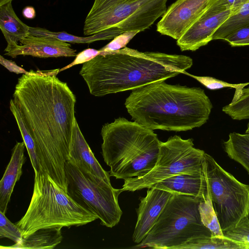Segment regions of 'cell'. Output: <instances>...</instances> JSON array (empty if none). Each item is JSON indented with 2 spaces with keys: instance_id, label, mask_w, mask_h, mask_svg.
I'll use <instances>...</instances> for the list:
<instances>
[{
  "instance_id": "obj_33",
  "label": "cell",
  "mask_w": 249,
  "mask_h": 249,
  "mask_svg": "<svg viewBox=\"0 0 249 249\" xmlns=\"http://www.w3.org/2000/svg\"><path fill=\"white\" fill-rule=\"evenodd\" d=\"M230 5L232 13H234L240 9L244 4L249 0H227Z\"/></svg>"
},
{
  "instance_id": "obj_4",
  "label": "cell",
  "mask_w": 249,
  "mask_h": 249,
  "mask_svg": "<svg viewBox=\"0 0 249 249\" xmlns=\"http://www.w3.org/2000/svg\"><path fill=\"white\" fill-rule=\"evenodd\" d=\"M102 154L111 177L125 180L141 177L155 166L160 141L153 130L123 117L101 129Z\"/></svg>"
},
{
  "instance_id": "obj_17",
  "label": "cell",
  "mask_w": 249,
  "mask_h": 249,
  "mask_svg": "<svg viewBox=\"0 0 249 249\" xmlns=\"http://www.w3.org/2000/svg\"><path fill=\"white\" fill-rule=\"evenodd\" d=\"M25 147L23 141L17 142L0 181V212L5 214L15 185L22 174V168L26 160L24 154Z\"/></svg>"
},
{
  "instance_id": "obj_31",
  "label": "cell",
  "mask_w": 249,
  "mask_h": 249,
  "mask_svg": "<svg viewBox=\"0 0 249 249\" xmlns=\"http://www.w3.org/2000/svg\"><path fill=\"white\" fill-rule=\"evenodd\" d=\"M100 51L94 49L88 48L77 54L73 61L67 66L59 69V72L65 70L70 68L76 65L83 64L93 59L100 54Z\"/></svg>"
},
{
  "instance_id": "obj_15",
  "label": "cell",
  "mask_w": 249,
  "mask_h": 249,
  "mask_svg": "<svg viewBox=\"0 0 249 249\" xmlns=\"http://www.w3.org/2000/svg\"><path fill=\"white\" fill-rule=\"evenodd\" d=\"M67 160L111 184L109 173L102 168L95 158L85 139L76 120L72 130Z\"/></svg>"
},
{
  "instance_id": "obj_19",
  "label": "cell",
  "mask_w": 249,
  "mask_h": 249,
  "mask_svg": "<svg viewBox=\"0 0 249 249\" xmlns=\"http://www.w3.org/2000/svg\"><path fill=\"white\" fill-rule=\"evenodd\" d=\"M61 227L40 229L20 241L1 249H52L59 244L63 239Z\"/></svg>"
},
{
  "instance_id": "obj_12",
  "label": "cell",
  "mask_w": 249,
  "mask_h": 249,
  "mask_svg": "<svg viewBox=\"0 0 249 249\" xmlns=\"http://www.w3.org/2000/svg\"><path fill=\"white\" fill-rule=\"evenodd\" d=\"M210 0H177L157 24V31L178 40L197 19Z\"/></svg>"
},
{
  "instance_id": "obj_5",
  "label": "cell",
  "mask_w": 249,
  "mask_h": 249,
  "mask_svg": "<svg viewBox=\"0 0 249 249\" xmlns=\"http://www.w3.org/2000/svg\"><path fill=\"white\" fill-rule=\"evenodd\" d=\"M98 219L76 203L43 171L35 173L33 195L27 211L16 224L23 237L42 228L80 226Z\"/></svg>"
},
{
  "instance_id": "obj_23",
  "label": "cell",
  "mask_w": 249,
  "mask_h": 249,
  "mask_svg": "<svg viewBox=\"0 0 249 249\" xmlns=\"http://www.w3.org/2000/svg\"><path fill=\"white\" fill-rule=\"evenodd\" d=\"M248 23H249V1L236 12L231 14L215 32L213 36V40H224L231 33Z\"/></svg>"
},
{
  "instance_id": "obj_10",
  "label": "cell",
  "mask_w": 249,
  "mask_h": 249,
  "mask_svg": "<svg viewBox=\"0 0 249 249\" xmlns=\"http://www.w3.org/2000/svg\"><path fill=\"white\" fill-rule=\"evenodd\" d=\"M205 152L195 148L192 139L170 137L160 142L157 162L144 175L124 180L122 191L134 192L149 188L171 176L182 173L201 174Z\"/></svg>"
},
{
  "instance_id": "obj_8",
  "label": "cell",
  "mask_w": 249,
  "mask_h": 249,
  "mask_svg": "<svg viewBox=\"0 0 249 249\" xmlns=\"http://www.w3.org/2000/svg\"><path fill=\"white\" fill-rule=\"evenodd\" d=\"M67 193L78 204L96 215L101 224L112 228L123 214L118 197L121 189L67 160L65 164Z\"/></svg>"
},
{
  "instance_id": "obj_7",
  "label": "cell",
  "mask_w": 249,
  "mask_h": 249,
  "mask_svg": "<svg viewBox=\"0 0 249 249\" xmlns=\"http://www.w3.org/2000/svg\"><path fill=\"white\" fill-rule=\"evenodd\" d=\"M202 198L173 193L157 222L134 248L178 249L190 240L211 236L198 209Z\"/></svg>"
},
{
  "instance_id": "obj_28",
  "label": "cell",
  "mask_w": 249,
  "mask_h": 249,
  "mask_svg": "<svg viewBox=\"0 0 249 249\" xmlns=\"http://www.w3.org/2000/svg\"><path fill=\"white\" fill-rule=\"evenodd\" d=\"M223 234L232 239L249 243V218H244L234 228L223 232Z\"/></svg>"
},
{
  "instance_id": "obj_36",
  "label": "cell",
  "mask_w": 249,
  "mask_h": 249,
  "mask_svg": "<svg viewBox=\"0 0 249 249\" xmlns=\"http://www.w3.org/2000/svg\"><path fill=\"white\" fill-rule=\"evenodd\" d=\"M246 133L249 134V123L248 124L247 128L246 131Z\"/></svg>"
},
{
  "instance_id": "obj_21",
  "label": "cell",
  "mask_w": 249,
  "mask_h": 249,
  "mask_svg": "<svg viewBox=\"0 0 249 249\" xmlns=\"http://www.w3.org/2000/svg\"><path fill=\"white\" fill-rule=\"evenodd\" d=\"M224 147L228 156L240 163L249 174V134L230 133Z\"/></svg>"
},
{
  "instance_id": "obj_25",
  "label": "cell",
  "mask_w": 249,
  "mask_h": 249,
  "mask_svg": "<svg viewBox=\"0 0 249 249\" xmlns=\"http://www.w3.org/2000/svg\"><path fill=\"white\" fill-rule=\"evenodd\" d=\"M198 209L202 223L210 230L212 235H224L214 210L208 189L206 196L199 203Z\"/></svg>"
},
{
  "instance_id": "obj_11",
  "label": "cell",
  "mask_w": 249,
  "mask_h": 249,
  "mask_svg": "<svg viewBox=\"0 0 249 249\" xmlns=\"http://www.w3.org/2000/svg\"><path fill=\"white\" fill-rule=\"evenodd\" d=\"M231 13L227 0H210L197 19L177 40V45L181 51H195L207 45Z\"/></svg>"
},
{
  "instance_id": "obj_29",
  "label": "cell",
  "mask_w": 249,
  "mask_h": 249,
  "mask_svg": "<svg viewBox=\"0 0 249 249\" xmlns=\"http://www.w3.org/2000/svg\"><path fill=\"white\" fill-rule=\"evenodd\" d=\"M224 40L233 47L249 45V23L231 33Z\"/></svg>"
},
{
  "instance_id": "obj_6",
  "label": "cell",
  "mask_w": 249,
  "mask_h": 249,
  "mask_svg": "<svg viewBox=\"0 0 249 249\" xmlns=\"http://www.w3.org/2000/svg\"><path fill=\"white\" fill-rule=\"evenodd\" d=\"M168 0H94L87 15L83 34L107 32L111 39L125 33L150 28L165 12Z\"/></svg>"
},
{
  "instance_id": "obj_24",
  "label": "cell",
  "mask_w": 249,
  "mask_h": 249,
  "mask_svg": "<svg viewBox=\"0 0 249 249\" xmlns=\"http://www.w3.org/2000/svg\"><path fill=\"white\" fill-rule=\"evenodd\" d=\"M10 109L18 124L35 173L43 171L35 142L25 128L12 99L10 101Z\"/></svg>"
},
{
  "instance_id": "obj_3",
  "label": "cell",
  "mask_w": 249,
  "mask_h": 249,
  "mask_svg": "<svg viewBox=\"0 0 249 249\" xmlns=\"http://www.w3.org/2000/svg\"><path fill=\"white\" fill-rule=\"evenodd\" d=\"M124 105L132 120L140 125L176 132L200 127L213 107L203 89L170 85L164 80L131 90Z\"/></svg>"
},
{
  "instance_id": "obj_14",
  "label": "cell",
  "mask_w": 249,
  "mask_h": 249,
  "mask_svg": "<svg viewBox=\"0 0 249 249\" xmlns=\"http://www.w3.org/2000/svg\"><path fill=\"white\" fill-rule=\"evenodd\" d=\"M4 54L13 58L18 55H31L40 58L73 57L76 50L70 43L52 37H40L28 35Z\"/></svg>"
},
{
  "instance_id": "obj_20",
  "label": "cell",
  "mask_w": 249,
  "mask_h": 249,
  "mask_svg": "<svg viewBox=\"0 0 249 249\" xmlns=\"http://www.w3.org/2000/svg\"><path fill=\"white\" fill-rule=\"evenodd\" d=\"M249 249V243L223 235L203 236L190 240L178 249Z\"/></svg>"
},
{
  "instance_id": "obj_18",
  "label": "cell",
  "mask_w": 249,
  "mask_h": 249,
  "mask_svg": "<svg viewBox=\"0 0 249 249\" xmlns=\"http://www.w3.org/2000/svg\"><path fill=\"white\" fill-rule=\"evenodd\" d=\"M0 29L7 43L5 53L30 34V27L17 17L12 2L0 6Z\"/></svg>"
},
{
  "instance_id": "obj_30",
  "label": "cell",
  "mask_w": 249,
  "mask_h": 249,
  "mask_svg": "<svg viewBox=\"0 0 249 249\" xmlns=\"http://www.w3.org/2000/svg\"><path fill=\"white\" fill-rule=\"evenodd\" d=\"M137 32L125 33L115 37L111 42L99 50L101 52H108L120 50L125 47L129 41Z\"/></svg>"
},
{
  "instance_id": "obj_9",
  "label": "cell",
  "mask_w": 249,
  "mask_h": 249,
  "mask_svg": "<svg viewBox=\"0 0 249 249\" xmlns=\"http://www.w3.org/2000/svg\"><path fill=\"white\" fill-rule=\"evenodd\" d=\"M202 172L223 232L249 215V185L223 169L210 155L204 154Z\"/></svg>"
},
{
  "instance_id": "obj_32",
  "label": "cell",
  "mask_w": 249,
  "mask_h": 249,
  "mask_svg": "<svg viewBox=\"0 0 249 249\" xmlns=\"http://www.w3.org/2000/svg\"><path fill=\"white\" fill-rule=\"evenodd\" d=\"M0 63L10 71L17 74H33L34 73V71L31 70L29 71H27L24 69L18 66L14 62L5 59L2 55L0 56Z\"/></svg>"
},
{
  "instance_id": "obj_1",
  "label": "cell",
  "mask_w": 249,
  "mask_h": 249,
  "mask_svg": "<svg viewBox=\"0 0 249 249\" xmlns=\"http://www.w3.org/2000/svg\"><path fill=\"white\" fill-rule=\"evenodd\" d=\"M59 72L56 69L23 74L12 100L35 142L43 171L67 192L65 167L76 120V98L56 76Z\"/></svg>"
},
{
  "instance_id": "obj_16",
  "label": "cell",
  "mask_w": 249,
  "mask_h": 249,
  "mask_svg": "<svg viewBox=\"0 0 249 249\" xmlns=\"http://www.w3.org/2000/svg\"><path fill=\"white\" fill-rule=\"evenodd\" d=\"M151 187L202 198L206 196L208 192L207 183L203 173L179 174L164 179L150 188Z\"/></svg>"
},
{
  "instance_id": "obj_26",
  "label": "cell",
  "mask_w": 249,
  "mask_h": 249,
  "mask_svg": "<svg viewBox=\"0 0 249 249\" xmlns=\"http://www.w3.org/2000/svg\"><path fill=\"white\" fill-rule=\"evenodd\" d=\"M184 74L196 79L205 87L210 89H217L224 88L235 89V93L231 102L237 100L240 97L242 89L249 85V82L240 84L229 83L213 77L196 76L188 73L186 71Z\"/></svg>"
},
{
  "instance_id": "obj_22",
  "label": "cell",
  "mask_w": 249,
  "mask_h": 249,
  "mask_svg": "<svg viewBox=\"0 0 249 249\" xmlns=\"http://www.w3.org/2000/svg\"><path fill=\"white\" fill-rule=\"evenodd\" d=\"M29 33L35 36L52 37L71 43H91L99 40H111L108 34L105 31L89 36H79L63 31L55 32L40 27H30Z\"/></svg>"
},
{
  "instance_id": "obj_27",
  "label": "cell",
  "mask_w": 249,
  "mask_h": 249,
  "mask_svg": "<svg viewBox=\"0 0 249 249\" xmlns=\"http://www.w3.org/2000/svg\"><path fill=\"white\" fill-rule=\"evenodd\" d=\"M0 238H8L15 243L23 238L22 232L18 227L12 223L1 212H0Z\"/></svg>"
},
{
  "instance_id": "obj_13",
  "label": "cell",
  "mask_w": 249,
  "mask_h": 249,
  "mask_svg": "<svg viewBox=\"0 0 249 249\" xmlns=\"http://www.w3.org/2000/svg\"><path fill=\"white\" fill-rule=\"evenodd\" d=\"M173 193L154 188H148L145 197H140L137 209V220L132 235L133 241L139 244L147 235L165 207Z\"/></svg>"
},
{
  "instance_id": "obj_35",
  "label": "cell",
  "mask_w": 249,
  "mask_h": 249,
  "mask_svg": "<svg viewBox=\"0 0 249 249\" xmlns=\"http://www.w3.org/2000/svg\"><path fill=\"white\" fill-rule=\"evenodd\" d=\"M13 0H0V6L7 4L9 2H12Z\"/></svg>"
},
{
  "instance_id": "obj_34",
  "label": "cell",
  "mask_w": 249,
  "mask_h": 249,
  "mask_svg": "<svg viewBox=\"0 0 249 249\" xmlns=\"http://www.w3.org/2000/svg\"><path fill=\"white\" fill-rule=\"evenodd\" d=\"M22 15L26 18L33 19L36 17V11L32 6H26L22 10Z\"/></svg>"
},
{
  "instance_id": "obj_2",
  "label": "cell",
  "mask_w": 249,
  "mask_h": 249,
  "mask_svg": "<svg viewBox=\"0 0 249 249\" xmlns=\"http://www.w3.org/2000/svg\"><path fill=\"white\" fill-rule=\"evenodd\" d=\"M82 64L79 73L95 96L132 90L184 73L193 65L189 56L142 52L124 47L101 52Z\"/></svg>"
}]
</instances>
